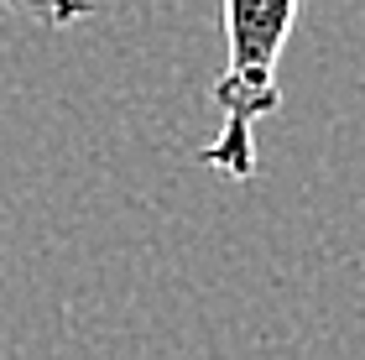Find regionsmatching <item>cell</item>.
Wrapping results in <instances>:
<instances>
[{
	"instance_id": "2",
	"label": "cell",
	"mask_w": 365,
	"mask_h": 360,
	"mask_svg": "<svg viewBox=\"0 0 365 360\" xmlns=\"http://www.w3.org/2000/svg\"><path fill=\"white\" fill-rule=\"evenodd\" d=\"M0 11H26L47 26H73V21H89L99 6L94 0H0Z\"/></svg>"
},
{
	"instance_id": "1",
	"label": "cell",
	"mask_w": 365,
	"mask_h": 360,
	"mask_svg": "<svg viewBox=\"0 0 365 360\" xmlns=\"http://www.w3.org/2000/svg\"><path fill=\"white\" fill-rule=\"evenodd\" d=\"M225 6V73L214 78V110L220 136L198 162L225 173L230 183L256 178V125L282 110V53H287L292 21L303 0H220Z\"/></svg>"
}]
</instances>
